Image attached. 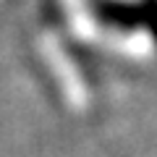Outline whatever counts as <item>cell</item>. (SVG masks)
<instances>
[{
    "label": "cell",
    "instance_id": "1",
    "mask_svg": "<svg viewBox=\"0 0 157 157\" xmlns=\"http://www.w3.org/2000/svg\"><path fill=\"white\" fill-rule=\"evenodd\" d=\"M147 11H149V3L136 6V3H126V0H100L94 8L102 24L113 29H123V32L147 29Z\"/></svg>",
    "mask_w": 157,
    "mask_h": 157
}]
</instances>
